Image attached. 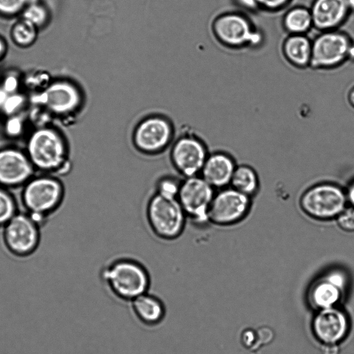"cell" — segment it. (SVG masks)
Returning <instances> with one entry per match:
<instances>
[{
    "mask_svg": "<svg viewBox=\"0 0 354 354\" xmlns=\"http://www.w3.org/2000/svg\"><path fill=\"white\" fill-rule=\"evenodd\" d=\"M100 274L111 291L124 299H134L146 293L150 285L145 266L130 256L120 255L109 259Z\"/></svg>",
    "mask_w": 354,
    "mask_h": 354,
    "instance_id": "1",
    "label": "cell"
},
{
    "mask_svg": "<svg viewBox=\"0 0 354 354\" xmlns=\"http://www.w3.org/2000/svg\"><path fill=\"white\" fill-rule=\"evenodd\" d=\"M35 171L26 151L12 147L0 149V186L8 188L24 185Z\"/></svg>",
    "mask_w": 354,
    "mask_h": 354,
    "instance_id": "13",
    "label": "cell"
},
{
    "mask_svg": "<svg viewBox=\"0 0 354 354\" xmlns=\"http://www.w3.org/2000/svg\"><path fill=\"white\" fill-rule=\"evenodd\" d=\"M258 183L254 170L245 165L236 167L230 182L232 188L249 197L257 190Z\"/></svg>",
    "mask_w": 354,
    "mask_h": 354,
    "instance_id": "21",
    "label": "cell"
},
{
    "mask_svg": "<svg viewBox=\"0 0 354 354\" xmlns=\"http://www.w3.org/2000/svg\"><path fill=\"white\" fill-rule=\"evenodd\" d=\"M310 11L313 27L320 32L337 30L351 12L346 0H314Z\"/></svg>",
    "mask_w": 354,
    "mask_h": 354,
    "instance_id": "14",
    "label": "cell"
},
{
    "mask_svg": "<svg viewBox=\"0 0 354 354\" xmlns=\"http://www.w3.org/2000/svg\"><path fill=\"white\" fill-rule=\"evenodd\" d=\"M313 328L317 337L327 344H334L346 334L348 324L344 313L325 308L315 319Z\"/></svg>",
    "mask_w": 354,
    "mask_h": 354,
    "instance_id": "17",
    "label": "cell"
},
{
    "mask_svg": "<svg viewBox=\"0 0 354 354\" xmlns=\"http://www.w3.org/2000/svg\"><path fill=\"white\" fill-rule=\"evenodd\" d=\"M249 207V196L233 188L223 189L214 193L209 209V223L218 226L234 224L245 216Z\"/></svg>",
    "mask_w": 354,
    "mask_h": 354,
    "instance_id": "12",
    "label": "cell"
},
{
    "mask_svg": "<svg viewBox=\"0 0 354 354\" xmlns=\"http://www.w3.org/2000/svg\"><path fill=\"white\" fill-rule=\"evenodd\" d=\"M3 227V241L12 254L28 256L37 248L39 223L29 214L17 212Z\"/></svg>",
    "mask_w": 354,
    "mask_h": 354,
    "instance_id": "11",
    "label": "cell"
},
{
    "mask_svg": "<svg viewBox=\"0 0 354 354\" xmlns=\"http://www.w3.org/2000/svg\"><path fill=\"white\" fill-rule=\"evenodd\" d=\"M38 0H28V2H30V3H35L37 2Z\"/></svg>",
    "mask_w": 354,
    "mask_h": 354,
    "instance_id": "42",
    "label": "cell"
},
{
    "mask_svg": "<svg viewBox=\"0 0 354 354\" xmlns=\"http://www.w3.org/2000/svg\"><path fill=\"white\" fill-rule=\"evenodd\" d=\"M242 8L249 10H254L259 8L256 0H235Z\"/></svg>",
    "mask_w": 354,
    "mask_h": 354,
    "instance_id": "35",
    "label": "cell"
},
{
    "mask_svg": "<svg viewBox=\"0 0 354 354\" xmlns=\"http://www.w3.org/2000/svg\"><path fill=\"white\" fill-rule=\"evenodd\" d=\"M40 104L57 114L74 111L80 104L81 95L77 88L65 81L51 84L38 96Z\"/></svg>",
    "mask_w": 354,
    "mask_h": 354,
    "instance_id": "15",
    "label": "cell"
},
{
    "mask_svg": "<svg viewBox=\"0 0 354 354\" xmlns=\"http://www.w3.org/2000/svg\"><path fill=\"white\" fill-rule=\"evenodd\" d=\"M64 187L59 179L48 174L33 176L22 190V203L27 213L38 223L61 205Z\"/></svg>",
    "mask_w": 354,
    "mask_h": 354,
    "instance_id": "4",
    "label": "cell"
},
{
    "mask_svg": "<svg viewBox=\"0 0 354 354\" xmlns=\"http://www.w3.org/2000/svg\"><path fill=\"white\" fill-rule=\"evenodd\" d=\"M26 153L35 169L43 174H62L70 169L67 145L53 129L35 130L28 140Z\"/></svg>",
    "mask_w": 354,
    "mask_h": 354,
    "instance_id": "3",
    "label": "cell"
},
{
    "mask_svg": "<svg viewBox=\"0 0 354 354\" xmlns=\"http://www.w3.org/2000/svg\"><path fill=\"white\" fill-rule=\"evenodd\" d=\"M290 0H256L259 8L268 11H277L284 8Z\"/></svg>",
    "mask_w": 354,
    "mask_h": 354,
    "instance_id": "30",
    "label": "cell"
},
{
    "mask_svg": "<svg viewBox=\"0 0 354 354\" xmlns=\"http://www.w3.org/2000/svg\"><path fill=\"white\" fill-rule=\"evenodd\" d=\"M282 51L288 62L297 68L310 66L312 41L306 35H290L283 41Z\"/></svg>",
    "mask_w": 354,
    "mask_h": 354,
    "instance_id": "18",
    "label": "cell"
},
{
    "mask_svg": "<svg viewBox=\"0 0 354 354\" xmlns=\"http://www.w3.org/2000/svg\"><path fill=\"white\" fill-rule=\"evenodd\" d=\"M214 193V189L199 175L183 178L177 200L188 223L199 227L209 223V209Z\"/></svg>",
    "mask_w": 354,
    "mask_h": 354,
    "instance_id": "7",
    "label": "cell"
},
{
    "mask_svg": "<svg viewBox=\"0 0 354 354\" xmlns=\"http://www.w3.org/2000/svg\"><path fill=\"white\" fill-rule=\"evenodd\" d=\"M48 13L46 8L37 3H30L23 10V19L35 27L42 26L46 21Z\"/></svg>",
    "mask_w": 354,
    "mask_h": 354,
    "instance_id": "26",
    "label": "cell"
},
{
    "mask_svg": "<svg viewBox=\"0 0 354 354\" xmlns=\"http://www.w3.org/2000/svg\"><path fill=\"white\" fill-rule=\"evenodd\" d=\"M283 25L290 35H305L313 27L310 9L303 6L290 9L283 17Z\"/></svg>",
    "mask_w": 354,
    "mask_h": 354,
    "instance_id": "20",
    "label": "cell"
},
{
    "mask_svg": "<svg viewBox=\"0 0 354 354\" xmlns=\"http://www.w3.org/2000/svg\"><path fill=\"white\" fill-rule=\"evenodd\" d=\"M182 180L176 173L162 174L155 180L152 191L162 196L177 198Z\"/></svg>",
    "mask_w": 354,
    "mask_h": 354,
    "instance_id": "23",
    "label": "cell"
},
{
    "mask_svg": "<svg viewBox=\"0 0 354 354\" xmlns=\"http://www.w3.org/2000/svg\"><path fill=\"white\" fill-rule=\"evenodd\" d=\"M242 344L252 350L256 349L257 345V332L253 330H245L243 332L241 336Z\"/></svg>",
    "mask_w": 354,
    "mask_h": 354,
    "instance_id": "32",
    "label": "cell"
},
{
    "mask_svg": "<svg viewBox=\"0 0 354 354\" xmlns=\"http://www.w3.org/2000/svg\"><path fill=\"white\" fill-rule=\"evenodd\" d=\"M16 213L17 205L13 196L6 188L0 186V226H4Z\"/></svg>",
    "mask_w": 354,
    "mask_h": 354,
    "instance_id": "25",
    "label": "cell"
},
{
    "mask_svg": "<svg viewBox=\"0 0 354 354\" xmlns=\"http://www.w3.org/2000/svg\"><path fill=\"white\" fill-rule=\"evenodd\" d=\"M167 152L174 173L183 178L198 176L209 155L205 142L189 131L175 136Z\"/></svg>",
    "mask_w": 354,
    "mask_h": 354,
    "instance_id": "5",
    "label": "cell"
},
{
    "mask_svg": "<svg viewBox=\"0 0 354 354\" xmlns=\"http://www.w3.org/2000/svg\"><path fill=\"white\" fill-rule=\"evenodd\" d=\"M232 158L223 152L209 153L199 176L214 189H222L230 184L235 170Z\"/></svg>",
    "mask_w": 354,
    "mask_h": 354,
    "instance_id": "16",
    "label": "cell"
},
{
    "mask_svg": "<svg viewBox=\"0 0 354 354\" xmlns=\"http://www.w3.org/2000/svg\"><path fill=\"white\" fill-rule=\"evenodd\" d=\"M346 194L347 201L354 207V181L349 185Z\"/></svg>",
    "mask_w": 354,
    "mask_h": 354,
    "instance_id": "36",
    "label": "cell"
},
{
    "mask_svg": "<svg viewBox=\"0 0 354 354\" xmlns=\"http://www.w3.org/2000/svg\"><path fill=\"white\" fill-rule=\"evenodd\" d=\"M341 288L325 276L314 286L311 297L317 306L328 308L338 299Z\"/></svg>",
    "mask_w": 354,
    "mask_h": 354,
    "instance_id": "22",
    "label": "cell"
},
{
    "mask_svg": "<svg viewBox=\"0 0 354 354\" xmlns=\"http://www.w3.org/2000/svg\"><path fill=\"white\" fill-rule=\"evenodd\" d=\"M351 12H354V0H346Z\"/></svg>",
    "mask_w": 354,
    "mask_h": 354,
    "instance_id": "41",
    "label": "cell"
},
{
    "mask_svg": "<svg viewBox=\"0 0 354 354\" xmlns=\"http://www.w3.org/2000/svg\"><path fill=\"white\" fill-rule=\"evenodd\" d=\"M257 345L256 349L260 344H267L273 338V333L268 327H261L257 331ZM255 349V350H256Z\"/></svg>",
    "mask_w": 354,
    "mask_h": 354,
    "instance_id": "31",
    "label": "cell"
},
{
    "mask_svg": "<svg viewBox=\"0 0 354 354\" xmlns=\"http://www.w3.org/2000/svg\"><path fill=\"white\" fill-rule=\"evenodd\" d=\"M348 100L352 107L354 108V86L350 90L348 95Z\"/></svg>",
    "mask_w": 354,
    "mask_h": 354,
    "instance_id": "38",
    "label": "cell"
},
{
    "mask_svg": "<svg viewBox=\"0 0 354 354\" xmlns=\"http://www.w3.org/2000/svg\"><path fill=\"white\" fill-rule=\"evenodd\" d=\"M28 0H0V13L13 15L24 9Z\"/></svg>",
    "mask_w": 354,
    "mask_h": 354,
    "instance_id": "28",
    "label": "cell"
},
{
    "mask_svg": "<svg viewBox=\"0 0 354 354\" xmlns=\"http://www.w3.org/2000/svg\"><path fill=\"white\" fill-rule=\"evenodd\" d=\"M6 50L4 42L0 39V59L3 57Z\"/></svg>",
    "mask_w": 354,
    "mask_h": 354,
    "instance_id": "40",
    "label": "cell"
},
{
    "mask_svg": "<svg viewBox=\"0 0 354 354\" xmlns=\"http://www.w3.org/2000/svg\"><path fill=\"white\" fill-rule=\"evenodd\" d=\"M133 308L138 319L148 325L159 323L164 317L165 308L161 301L146 293L133 299Z\"/></svg>",
    "mask_w": 354,
    "mask_h": 354,
    "instance_id": "19",
    "label": "cell"
},
{
    "mask_svg": "<svg viewBox=\"0 0 354 354\" xmlns=\"http://www.w3.org/2000/svg\"><path fill=\"white\" fill-rule=\"evenodd\" d=\"M17 80L14 76H8L4 80L3 88L9 94H13L17 88Z\"/></svg>",
    "mask_w": 354,
    "mask_h": 354,
    "instance_id": "33",
    "label": "cell"
},
{
    "mask_svg": "<svg viewBox=\"0 0 354 354\" xmlns=\"http://www.w3.org/2000/svg\"><path fill=\"white\" fill-rule=\"evenodd\" d=\"M21 128V124L18 118H14L10 120L7 124V129L11 134L18 133Z\"/></svg>",
    "mask_w": 354,
    "mask_h": 354,
    "instance_id": "34",
    "label": "cell"
},
{
    "mask_svg": "<svg viewBox=\"0 0 354 354\" xmlns=\"http://www.w3.org/2000/svg\"><path fill=\"white\" fill-rule=\"evenodd\" d=\"M346 194L339 186L330 183L314 185L301 196L300 205L310 217L318 220H330L345 209Z\"/></svg>",
    "mask_w": 354,
    "mask_h": 354,
    "instance_id": "8",
    "label": "cell"
},
{
    "mask_svg": "<svg viewBox=\"0 0 354 354\" xmlns=\"http://www.w3.org/2000/svg\"><path fill=\"white\" fill-rule=\"evenodd\" d=\"M22 104L23 97L20 95L13 93L9 95L1 109L5 113L11 114L17 111Z\"/></svg>",
    "mask_w": 354,
    "mask_h": 354,
    "instance_id": "29",
    "label": "cell"
},
{
    "mask_svg": "<svg viewBox=\"0 0 354 354\" xmlns=\"http://www.w3.org/2000/svg\"><path fill=\"white\" fill-rule=\"evenodd\" d=\"M175 137L171 125L160 117L143 120L132 131L130 143L136 153L146 158L168 151Z\"/></svg>",
    "mask_w": 354,
    "mask_h": 354,
    "instance_id": "6",
    "label": "cell"
},
{
    "mask_svg": "<svg viewBox=\"0 0 354 354\" xmlns=\"http://www.w3.org/2000/svg\"><path fill=\"white\" fill-rule=\"evenodd\" d=\"M348 59L354 61V41H353L348 51Z\"/></svg>",
    "mask_w": 354,
    "mask_h": 354,
    "instance_id": "39",
    "label": "cell"
},
{
    "mask_svg": "<svg viewBox=\"0 0 354 354\" xmlns=\"http://www.w3.org/2000/svg\"><path fill=\"white\" fill-rule=\"evenodd\" d=\"M143 217L151 234L162 241L178 239L188 223L177 198L162 196L153 191L144 203Z\"/></svg>",
    "mask_w": 354,
    "mask_h": 354,
    "instance_id": "2",
    "label": "cell"
},
{
    "mask_svg": "<svg viewBox=\"0 0 354 354\" xmlns=\"http://www.w3.org/2000/svg\"><path fill=\"white\" fill-rule=\"evenodd\" d=\"M8 92H6L3 88H0V108L1 109L9 96Z\"/></svg>",
    "mask_w": 354,
    "mask_h": 354,
    "instance_id": "37",
    "label": "cell"
},
{
    "mask_svg": "<svg viewBox=\"0 0 354 354\" xmlns=\"http://www.w3.org/2000/svg\"><path fill=\"white\" fill-rule=\"evenodd\" d=\"M213 32L221 43L232 48L257 46L262 41L261 34L249 19L238 12L225 13L217 17L213 24Z\"/></svg>",
    "mask_w": 354,
    "mask_h": 354,
    "instance_id": "10",
    "label": "cell"
},
{
    "mask_svg": "<svg viewBox=\"0 0 354 354\" xmlns=\"http://www.w3.org/2000/svg\"><path fill=\"white\" fill-rule=\"evenodd\" d=\"M12 36L17 44L23 46L30 45L36 38V27L22 19L14 26Z\"/></svg>",
    "mask_w": 354,
    "mask_h": 354,
    "instance_id": "24",
    "label": "cell"
},
{
    "mask_svg": "<svg viewBox=\"0 0 354 354\" xmlns=\"http://www.w3.org/2000/svg\"><path fill=\"white\" fill-rule=\"evenodd\" d=\"M338 226L346 232H354V207L345 209L336 217Z\"/></svg>",
    "mask_w": 354,
    "mask_h": 354,
    "instance_id": "27",
    "label": "cell"
},
{
    "mask_svg": "<svg viewBox=\"0 0 354 354\" xmlns=\"http://www.w3.org/2000/svg\"><path fill=\"white\" fill-rule=\"evenodd\" d=\"M352 42L348 35L338 29L321 32L312 41L310 66L314 69L338 67L348 59Z\"/></svg>",
    "mask_w": 354,
    "mask_h": 354,
    "instance_id": "9",
    "label": "cell"
}]
</instances>
